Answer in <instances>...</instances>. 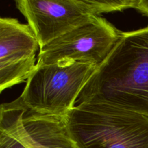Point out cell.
I'll list each match as a JSON object with an SVG mask.
<instances>
[{
  "label": "cell",
  "instance_id": "cell-7",
  "mask_svg": "<svg viewBox=\"0 0 148 148\" xmlns=\"http://www.w3.org/2000/svg\"><path fill=\"white\" fill-rule=\"evenodd\" d=\"M26 111L14 100L1 105L0 148H33L32 138L23 124Z\"/></svg>",
  "mask_w": 148,
  "mask_h": 148
},
{
  "label": "cell",
  "instance_id": "cell-1",
  "mask_svg": "<svg viewBox=\"0 0 148 148\" xmlns=\"http://www.w3.org/2000/svg\"><path fill=\"white\" fill-rule=\"evenodd\" d=\"M82 103L109 104L148 117V27L121 32L75 106Z\"/></svg>",
  "mask_w": 148,
  "mask_h": 148
},
{
  "label": "cell",
  "instance_id": "cell-5",
  "mask_svg": "<svg viewBox=\"0 0 148 148\" xmlns=\"http://www.w3.org/2000/svg\"><path fill=\"white\" fill-rule=\"evenodd\" d=\"M121 32L95 16L40 48L36 66L81 63L99 66L119 39Z\"/></svg>",
  "mask_w": 148,
  "mask_h": 148
},
{
  "label": "cell",
  "instance_id": "cell-4",
  "mask_svg": "<svg viewBox=\"0 0 148 148\" xmlns=\"http://www.w3.org/2000/svg\"><path fill=\"white\" fill-rule=\"evenodd\" d=\"M15 4L34 32L40 48L95 16L118 10L114 0H18Z\"/></svg>",
  "mask_w": 148,
  "mask_h": 148
},
{
  "label": "cell",
  "instance_id": "cell-3",
  "mask_svg": "<svg viewBox=\"0 0 148 148\" xmlns=\"http://www.w3.org/2000/svg\"><path fill=\"white\" fill-rule=\"evenodd\" d=\"M97 67L81 63L36 66L16 100L27 112L65 117Z\"/></svg>",
  "mask_w": 148,
  "mask_h": 148
},
{
  "label": "cell",
  "instance_id": "cell-8",
  "mask_svg": "<svg viewBox=\"0 0 148 148\" xmlns=\"http://www.w3.org/2000/svg\"><path fill=\"white\" fill-rule=\"evenodd\" d=\"M26 129L32 138L33 148H76L62 118L34 119L27 123Z\"/></svg>",
  "mask_w": 148,
  "mask_h": 148
},
{
  "label": "cell",
  "instance_id": "cell-2",
  "mask_svg": "<svg viewBox=\"0 0 148 148\" xmlns=\"http://www.w3.org/2000/svg\"><path fill=\"white\" fill-rule=\"evenodd\" d=\"M76 148H148V117L101 103L75 106L64 117Z\"/></svg>",
  "mask_w": 148,
  "mask_h": 148
},
{
  "label": "cell",
  "instance_id": "cell-9",
  "mask_svg": "<svg viewBox=\"0 0 148 148\" xmlns=\"http://www.w3.org/2000/svg\"><path fill=\"white\" fill-rule=\"evenodd\" d=\"M134 9L148 17V0H137Z\"/></svg>",
  "mask_w": 148,
  "mask_h": 148
},
{
  "label": "cell",
  "instance_id": "cell-6",
  "mask_svg": "<svg viewBox=\"0 0 148 148\" xmlns=\"http://www.w3.org/2000/svg\"><path fill=\"white\" fill-rule=\"evenodd\" d=\"M38 40L28 24L0 19V92L27 80L36 69Z\"/></svg>",
  "mask_w": 148,
  "mask_h": 148
}]
</instances>
